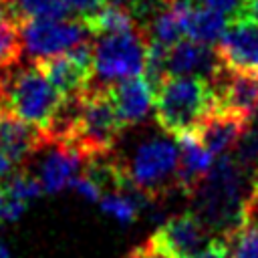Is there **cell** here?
I'll list each match as a JSON object with an SVG mask.
<instances>
[{
	"label": "cell",
	"instance_id": "obj_19",
	"mask_svg": "<svg viewBox=\"0 0 258 258\" xmlns=\"http://www.w3.org/2000/svg\"><path fill=\"white\" fill-rule=\"evenodd\" d=\"M6 10L20 24L34 18H69L71 8L67 0H4Z\"/></svg>",
	"mask_w": 258,
	"mask_h": 258
},
{
	"label": "cell",
	"instance_id": "obj_7",
	"mask_svg": "<svg viewBox=\"0 0 258 258\" xmlns=\"http://www.w3.org/2000/svg\"><path fill=\"white\" fill-rule=\"evenodd\" d=\"M93 32L81 18H34L20 22L22 46L34 60L54 56L89 40Z\"/></svg>",
	"mask_w": 258,
	"mask_h": 258
},
{
	"label": "cell",
	"instance_id": "obj_35",
	"mask_svg": "<svg viewBox=\"0 0 258 258\" xmlns=\"http://www.w3.org/2000/svg\"><path fill=\"white\" fill-rule=\"evenodd\" d=\"M0 4H4V0H0Z\"/></svg>",
	"mask_w": 258,
	"mask_h": 258
},
{
	"label": "cell",
	"instance_id": "obj_9",
	"mask_svg": "<svg viewBox=\"0 0 258 258\" xmlns=\"http://www.w3.org/2000/svg\"><path fill=\"white\" fill-rule=\"evenodd\" d=\"M212 232L196 212H185L167 218L149 242L169 258H196L212 240Z\"/></svg>",
	"mask_w": 258,
	"mask_h": 258
},
{
	"label": "cell",
	"instance_id": "obj_28",
	"mask_svg": "<svg viewBox=\"0 0 258 258\" xmlns=\"http://www.w3.org/2000/svg\"><path fill=\"white\" fill-rule=\"evenodd\" d=\"M196 258H232V246L228 238L222 236H214L208 246L196 256Z\"/></svg>",
	"mask_w": 258,
	"mask_h": 258
},
{
	"label": "cell",
	"instance_id": "obj_22",
	"mask_svg": "<svg viewBox=\"0 0 258 258\" xmlns=\"http://www.w3.org/2000/svg\"><path fill=\"white\" fill-rule=\"evenodd\" d=\"M89 30L95 36H103V34H113V32H123V30H131L135 26H139V22L135 20V16L119 6L113 4H105L103 10L87 22Z\"/></svg>",
	"mask_w": 258,
	"mask_h": 258
},
{
	"label": "cell",
	"instance_id": "obj_29",
	"mask_svg": "<svg viewBox=\"0 0 258 258\" xmlns=\"http://www.w3.org/2000/svg\"><path fill=\"white\" fill-rule=\"evenodd\" d=\"M26 210V202H20V200H14V198H8L4 200V210H2V220L6 222H16Z\"/></svg>",
	"mask_w": 258,
	"mask_h": 258
},
{
	"label": "cell",
	"instance_id": "obj_6",
	"mask_svg": "<svg viewBox=\"0 0 258 258\" xmlns=\"http://www.w3.org/2000/svg\"><path fill=\"white\" fill-rule=\"evenodd\" d=\"M149 36L139 24L131 30L97 36L93 48V77L89 87L107 89L113 83L137 77L145 69Z\"/></svg>",
	"mask_w": 258,
	"mask_h": 258
},
{
	"label": "cell",
	"instance_id": "obj_33",
	"mask_svg": "<svg viewBox=\"0 0 258 258\" xmlns=\"http://www.w3.org/2000/svg\"><path fill=\"white\" fill-rule=\"evenodd\" d=\"M4 200H6V194H4V185L0 183V220H2V210H4Z\"/></svg>",
	"mask_w": 258,
	"mask_h": 258
},
{
	"label": "cell",
	"instance_id": "obj_11",
	"mask_svg": "<svg viewBox=\"0 0 258 258\" xmlns=\"http://www.w3.org/2000/svg\"><path fill=\"white\" fill-rule=\"evenodd\" d=\"M48 143L50 137L46 131L20 119L0 103V151L16 167L42 151Z\"/></svg>",
	"mask_w": 258,
	"mask_h": 258
},
{
	"label": "cell",
	"instance_id": "obj_21",
	"mask_svg": "<svg viewBox=\"0 0 258 258\" xmlns=\"http://www.w3.org/2000/svg\"><path fill=\"white\" fill-rule=\"evenodd\" d=\"M145 198L135 191H105L99 200V206L105 214L113 216L121 224H131L137 218L139 208L143 206Z\"/></svg>",
	"mask_w": 258,
	"mask_h": 258
},
{
	"label": "cell",
	"instance_id": "obj_8",
	"mask_svg": "<svg viewBox=\"0 0 258 258\" xmlns=\"http://www.w3.org/2000/svg\"><path fill=\"white\" fill-rule=\"evenodd\" d=\"M93 48L91 40L77 44L75 48L38 58L34 64L44 73V77L54 85L60 97H77L87 91L93 77Z\"/></svg>",
	"mask_w": 258,
	"mask_h": 258
},
{
	"label": "cell",
	"instance_id": "obj_27",
	"mask_svg": "<svg viewBox=\"0 0 258 258\" xmlns=\"http://www.w3.org/2000/svg\"><path fill=\"white\" fill-rule=\"evenodd\" d=\"M71 187H73L75 191H79L81 196H85L87 200H91V202H99V200L103 198V189H101V185H99L91 175H87L85 171L79 173V175L71 181Z\"/></svg>",
	"mask_w": 258,
	"mask_h": 258
},
{
	"label": "cell",
	"instance_id": "obj_1",
	"mask_svg": "<svg viewBox=\"0 0 258 258\" xmlns=\"http://www.w3.org/2000/svg\"><path fill=\"white\" fill-rule=\"evenodd\" d=\"M252 196V173L244 169L234 155L216 157L212 171L191 194L196 214L212 232V236L230 238L248 216Z\"/></svg>",
	"mask_w": 258,
	"mask_h": 258
},
{
	"label": "cell",
	"instance_id": "obj_16",
	"mask_svg": "<svg viewBox=\"0 0 258 258\" xmlns=\"http://www.w3.org/2000/svg\"><path fill=\"white\" fill-rule=\"evenodd\" d=\"M85 163H87L85 157L77 149L69 147L67 143L50 139L48 153L40 161L36 175L42 183V189L52 194V191H60L62 187L71 185V181L81 173Z\"/></svg>",
	"mask_w": 258,
	"mask_h": 258
},
{
	"label": "cell",
	"instance_id": "obj_10",
	"mask_svg": "<svg viewBox=\"0 0 258 258\" xmlns=\"http://www.w3.org/2000/svg\"><path fill=\"white\" fill-rule=\"evenodd\" d=\"M216 52L228 71L258 79V20L248 14L232 18Z\"/></svg>",
	"mask_w": 258,
	"mask_h": 258
},
{
	"label": "cell",
	"instance_id": "obj_25",
	"mask_svg": "<svg viewBox=\"0 0 258 258\" xmlns=\"http://www.w3.org/2000/svg\"><path fill=\"white\" fill-rule=\"evenodd\" d=\"M196 2L202 4V6H208V8H214V10L222 12L230 20L248 14L246 12L248 10V0H196Z\"/></svg>",
	"mask_w": 258,
	"mask_h": 258
},
{
	"label": "cell",
	"instance_id": "obj_20",
	"mask_svg": "<svg viewBox=\"0 0 258 258\" xmlns=\"http://www.w3.org/2000/svg\"><path fill=\"white\" fill-rule=\"evenodd\" d=\"M24 52L20 24L12 18L4 4H0V73L18 64Z\"/></svg>",
	"mask_w": 258,
	"mask_h": 258
},
{
	"label": "cell",
	"instance_id": "obj_31",
	"mask_svg": "<svg viewBox=\"0 0 258 258\" xmlns=\"http://www.w3.org/2000/svg\"><path fill=\"white\" fill-rule=\"evenodd\" d=\"M14 171H16V165H14V163H12V161H10V159L0 151V183L4 185V183L12 177V173H14Z\"/></svg>",
	"mask_w": 258,
	"mask_h": 258
},
{
	"label": "cell",
	"instance_id": "obj_15",
	"mask_svg": "<svg viewBox=\"0 0 258 258\" xmlns=\"http://www.w3.org/2000/svg\"><path fill=\"white\" fill-rule=\"evenodd\" d=\"M224 64L218 52L210 44L196 42L191 38H181L169 46V75H191L208 79L210 83L220 75Z\"/></svg>",
	"mask_w": 258,
	"mask_h": 258
},
{
	"label": "cell",
	"instance_id": "obj_30",
	"mask_svg": "<svg viewBox=\"0 0 258 258\" xmlns=\"http://www.w3.org/2000/svg\"><path fill=\"white\" fill-rule=\"evenodd\" d=\"M127 258H169L167 254H163L161 250H157L149 240L145 242V244H141V246H137V248H133L131 252H129V256Z\"/></svg>",
	"mask_w": 258,
	"mask_h": 258
},
{
	"label": "cell",
	"instance_id": "obj_4",
	"mask_svg": "<svg viewBox=\"0 0 258 258\" xmlns=\"http://www.w3.org/2000/svg\"><path fill=\"white\" fill-rule=\"evenodd\" d=\"M0 77V103L20 119L48 131V125L62 101L54 85L32 62L30 67L10 73L2 71Z\"/></svg>",
	"mask_w": 258,
	"mask_h": 258
},
{
	"label": "cell",
	"instance_id": "obj_23",
	"mask_svg": "<svg viewBox=\"0 0 258 258\" xmlns=\"http://www.w3.org/2000/svg\"><path fill=\"white\" fill-rule=\"evenodd\" d=\"M228 240L232 246V258H258V218L248 216Z\"/></svg>",
	"mask_w": 258,
	"mask_h": 258
},
{
	"label": "cell",
	"instance_id": "obj_34",
	"mask_svg": "<svg viewBox=\"0 0 258 258\" xmlns=\"http://www.w3.org/2000/svg\"><path fill=\"white\" fill-rule=\"evenodd\" d=\"M0 258H12L10 252H8V248H6L2 242H0Z\"/></svg>",
	"mask_w": 258,
	"mask_h": 258
},
{
	"label": "cell",
	"instance_id": "obj_3",
	"mask_svg": "<svg viewBox=\"0 0 258 258\" xmlns=\"http://www.w3.org/2000/svg\"><path fill=\"white\" fill-rule=\"evenodd\" d=\"M123 129L125 127L121 125L107 91L87 87V91L81 95L77 121L60 143H67L69 147L77 149L85 161H91L95 157L109 155Z\"/></svg>",
	"mask_w": 258,
	"mask_h": 258
},
{
	"label": "cell",
	"instance_id": "obj_18",
	"mask_svg": "<svg viewBox=\"0 0 258 258\" xmlns=\"http://www.w3.org/2000/svg\"><path fill=\"white\" fill-rule=\"evenodd\" d=\"M228 22L230 18L224 16L222 12L202 6L196 0H189L185 10V38L214 46L226 32Z\"/></svg>",
	"mask_w": 258,
	"mask_h": 258
},
{
	"label": "cell",
	"instance_id": "obj_12",
	"mask_svg": "<svg viewBox=\"0 0 258 258\" xmlns=\"http://www.w3.org/2000/svg\"><path fill=\"white\" fill-rule=\"evenodd\" d=\"M216 93V109L232 113L244 121H252L258 113V79L228 71L226 67L212 81Z\"/></svg>",
	"mask_w": 258,
	"mask_h": 258
},
{
	"label": "cell",
	"instance_id": "obj_26",
	"mask_svg": "<svg viewBox=\"0 0 258 258\" xmlns=\"http://www.w3.org/2000/svg\"><path fill=\"white\" fill-rule=\"evenodd\" d=\"M67 4L71 8V14L75 18H81L87 24L89 20H93L103 10V6L107 2L105 0H67Z\"/></svg>",
	"mask_w": 258,
	"mask_h": 258
},
{
	"label": "cell",
	"instance_id": "obj_2",
	"mask_svg": "<svg viewBox=\"0 0 258 258\" xmlns=\"http://www.w3.org/2000/svg\"><path fill=\"white\" fill-rule=\"evenodd\" d=\"M155 119L173 135L194 133L216 109V93L208 79L191 75H169L155 91Z\"/></svg>",
	"mask_w": 258,
	"mask_h": 258
},
{
	"label": "cell",
	"instance_id": "obj_24",
	"mask_svg": "<svg viewBox=\"0 0 258 258\" xmlns=\"http://www.w3.org/2000/svg\"><path fill=\"white\" fill-rule=\"evenodd\" d=\"M42 183L36 173H30L28 169L14 171L12 177L4 183V194L8 198L20 200V202H30L42 194Z\"/></svg>",
	"mask_w": 258,
	"mask_h": 258
},
{
	"label": "cell",
	"instance_id": "obj_14",
	"mask_svg": "<svg viewBox=\"0 0 258 258\" xmlns=\"http://www.w3.org/2000/svg\"><path fill=\"white\" fill-rule=\"evenodd\" d=\"M248 121L232 115V113H224L214 109L194 131V135L202 141V145L214 155H226L232 153L236 149V145L240 143V139L248 133Z\"/></svg>",
	"mask_w": 258,
	"mask_h": 258
},
{
	"label": "cell",
	"instance_id": "obj_17",
	"mask_svg": "<svg viewBox=\"0 0 258 258\" xmlns=\"http://www.w3.org/2000/svg\"><path fill=\"white\" fill-rule=\"evenodd\" d=\"M179 147V189L191 196L212 171L216 157L202 145L194 133L175 137Z\"/></svg>",
	"mask_w": 258,
	"mask_h": 258
},
{
	"label": "cell",
	"instance_id": "obj_13",
	"mask_svg": "<svg viewBox=\"0 0 258 258\" xmlns=\"http://www.w3.org/2000/svg\"><path fill=\"white\" fill-rule=\"evenodd\" d=\"M105 91L123 127H131L145 121L149 111L155 107V91L143 75L113 83Z\"/></svg>",
	"mask_w": 258,
	"mask_h": 258
},
{
	"label": "cell",
	"instance_id": "obj_32",
	"mask_svg": "<svg viewBox=\"0 0 258 258\" xmlns=\"http://www.w3.org/2000/svg\"><path fill=\"white\" fill-rule=\"evenodd\" d=\"M248 16H252L254 20H258V0H248Z\"/></svg>",
	"mask_w": 258,
	"mask_h": 258
},
{
	"label": "cell",
	"instance_id": "obj_5",
	"mask_svg": "<svg viewBox=\"0 0 258 258\" xmlns=\"http://www.w3.org/2000/svg\"><path fill=\"white\" fill-rule=\"evenodd\" d=\"M129 185L145 200H161L179 189V147L165 137L137 145L129 163H121Z\"/></svg>",
	"mask_w": 258,
	"mask_h": 258
}]
</instances>
